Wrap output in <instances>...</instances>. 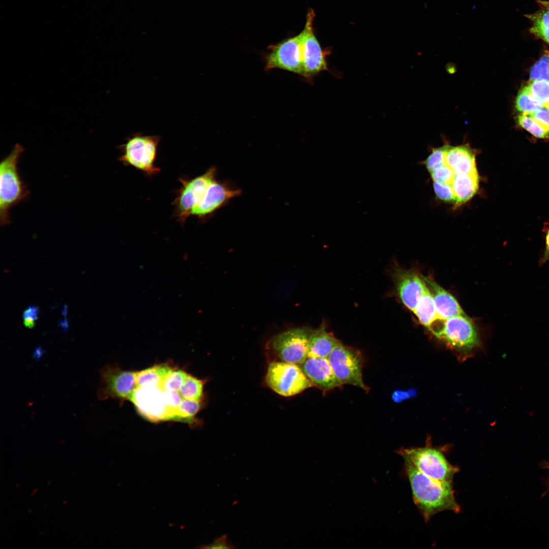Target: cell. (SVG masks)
<instances>
[{
    "label": "cell",
    "mask_w": 549,
    "mask_h": 549,
    "mask_svg": "<svg viewBox=\"0 0 549 549\" xmlns=\"http://www.w3.org/2000/svg\"><path fill=\"white\" fill-rule=\"evenodd\" d=\"M403 458L413 501L425 522L442 511L460 512L461 508L455 499L452 482L431 478L418 470L407 458Z\"/></svg>",
    "instance_id": "1"
},
{
    "label": "cell",
    "mask_w": 549,
    "mask_h": 549,
    "mask_svg": "<svg viewBox=\"0 0 549 549\" xmlns=\"http://www.w3.org/2000/svg\"><path fill=\"white\" fill-rule=\"evenodd\" d=\"M23 150L20 144H16L11 152L1 162L0 222L2 226L10 223V209L28 195L18 170L19 159Z\"/></svg>",
    "instance_id": "2"
},
{
    "label": "cell",
    "mask_w": 549,
    "mask_h": 549,
    "mask_svg": "<svg viewBox=\"0 0 549 549\" xmlns=\"http://www.w3.org/2000/svg\"><path fill=\"white\" fill-rule=\"evenodd\" d=\"M160 140L158 135L134 134L118 146L120 154L118 160L125 166L133 167L146 176L156 175L160 171L155 165Z\"/></svg>",
    "instance_id": "3"
},
{
    "label": "cell",
    "mask_w": 549,
    "mask_h": 549,
    "mask_svg": "<svg viewBox=\"0 0 549 549\" xmlns=\"http://www.w3.org/2000/svg\"><path fill=\"white\" fill-rule=\"evenodd\" d=\"M217 175L216 168L211 167L194 178L179 177L181 186L176 192L172 205L174 206L173 216L180 224L183 225L190 217L191 211L201 200L210 184L217 179Z\"/></svg>",
    "instance_id": "4"
},
{
    "label": "cell",
    "mask_w": 549,
    "mask_h": 549,
    "mask_svg": "<svg viewBox=\"0 0 549 549\" xmlns=\"http://www.w3.org/2000/svg\"><path fill=\"white\" fill-rule=\"evenodd\" d=\"M398 453L407 458L421 473L438 481L452 482L459 470L448 461L442 451L435 447L402 448Z\"/></svg>",
    "instance_id": "5"
},
{
    "label": "cell",
    "mask_w": 549,
    "mask_h": 549,
    "mask_svg": "<svg viewBox=\"0 0 549 549\" xmlns=\"http://www.w3.org/2000/svg\"><path fill=\"white\" fill-rule=\"evenodd\" d=\"M266 382L271 389L284 396L297 394L314 386L299 365L283 361L269 364Z\"/></svg>",
    "instance_id": "6"
},
{
    "label": "cell",
    "mask_w": 549,
    "mask_h": 549,
    "mask_svg": "<svg viewBox=\"0 0 549 549\" xmlns=\"http://www.w3.org/2000/svg\"><path fill=\"white\" fill-rule=\"evenodd\" d=\"M327 358L336 377L342 385H351L365 391L369 390L363 380V358L358 350L341 343Z\"/></svg>",
    "instance_id": "7"
},
{
    "label": "cell",
    "mask_w": 549,
    "mask_h": 549,
    "mask_svg": "<svg viewBox=\"0 0 549 549\" xmlns=\"http://www.w3.org/2000/svg\"><path fill=\"white\" fill-rule=\"evenodd\" d=\"M312 331L305 327L289 329L273 337L268 346L282 361L300 365L308 357Z\"/></svg>",
    "instance_id": "8"
},
{
    "label": "cell",
    "mask_w": 549,
    "mask_h": 549,
    "mask_svg": "<svg viewBox=\"0 0 549 549\" xmlns=\"http://www.w3.org/2000/svg\"><path fill=\"white\" fill-rule=\"evenodd\" d=\"M136 387V372L124 370L117 365L108 364L100 370L97 389L98 399L130 401Z\"/></svg>",
    "instance_id": "9"
},
{
    "label": "cell",
    "mask_w": 549,
    "mask_h": 549,
    "mask_svg": "<svg viewBox=\"0 0 549 549\" xmlns=\"http://www.w3.org/2000/svg\"><path fill=\"white\" fill-rule=\"evenodd\" d=\"M265 70L279 69L304 76L302 33L269 47Z\"/></svg>",
    "instance_id": "10"
},
{
    "label": "cell",
    "mask_w": 549,
    "mask_h": 549,
    "mask_svg": "<svg viewBox=\"0 0 549 549\" xmlns=\"http://www.w3.org/2000/svg\"><path fill=\"white\" fill-rule=\"evenodd\" d=\"M435 336L463 352L470 351L480 344L475 326L466 315L444 320L442 327Z\"/></svg>",
    "instance_id": "11"
},
{
    "label": "cell",
    "mask_w": 549,
    "mask_h": 549,
    "mask_svg": "<svg viewBox=\"0 0 549 549\" xmlns=\"http://www.w3.org/2000/svg\"><path fill=\"white\" fill-rule=\"evenodd\" d=\"M241 193V190L231 182L216 179L208 186L198 204L191 211L190 217H195L202 222L207 221Z\"/></svg>",
    "instance_id": "12"
},
{
    "label": "cell",
    "mask_w": 549,
    "mask_h": 549,
    "mask_svg": "<svg viewBox=\"0 0 549 549\" xmlns=\"http://www.w3.org/2000/svg\"><path fill=\"white\" fill-rule=\"evenodd\" d=\"M315 14L310 9L307 15L306 22L301 32L303 49L304 77H310L327 69V64L319 42L313 27Z\"/></svg>",
    "instance_id": "13"
},
{
    "label": "cell",
    "mask_w": 549,
    "mask_h": 549,
    "mask_svg": "<svg viewBox=\"0 0 549 549\" xmlns=\"http://www.w3.org/2000/svg\"><path fill=\"white\" fill-rule=\"evenodd\" d=\"M392 277L399 298L413 312L426 287L423 276L413 269L397 267L393 270Z\"/></svg>",
    "instance_id": "14"
},
{
    "label": "cell",
    "mask_w": 549,
    "mask_h": 549,
    "mask_svg": "<svg viewBox=\"0 0 549 549\" xmlns=\"http://www.w3.org/2000/svg\"><path fill=\"white\" fill-rule=\"evenodd\" d=\"M299 365L314 386L322 391H327L342 385L327 358L308 357Z\"/></svg>",
    "instance_id": "15"
},
{
    "label": "cell",
    "mask_w": 549,
    "mask_h": 549,
    "mask_svg": "<svg viewBox=\"0 0 549 549\" xmlns=\"http://www.w3.org/2000/svg\"><path fill=\"white\" fill-rule=\"evenodd\" d=\"M434 301L438 320L447 319L459 315H466L456 299L436 282L423 277Z\"/></svg>",
    "instance_id": "16"
},
{
    "label": "cell",
    "mask_w": 549,
    "mask_h": 549,
    "mask_svg": "<svg viewBox=\"0 0 549 549\" xmlns=\"http://www.w3.org/2000/svg\"><path fill=\"white\" fill-rule=\"evenodd\" d=\"M475 151L467 144L448 145L444 162L456 175L477 172Z\"/></svg>",
    "instance_id": "17"
},
{
    "label": "cell",
    "mask_w": 549,
    "mask_h": 549,
    "mask_svg": "<svg viewBox=\"0 0 549 549\" xmlns=\"http://www.w3.org/2000/svg\"><path fill=\"white\" fill-rule=\"evenodd\" d=\"M341 343L322 325L311 333L308 357L328 358L335 348Z\"/></svg>",
    "instance_id": "18"
},
{
    "label": "cell",
    "mask_w": 549,
    "mask_h": 549,
    "mask_svg": "<svg viewBox=\"0 0 549 549\" xmlns=\"http://www.w3.org/2000/svg\"><path fill=\"white\" fill-rule=\"evenodd\" d=\"M479 177L478 172L455 176L451 186L455 197V204L465 203L476 193L479 187Z\"/></svg>",
    "instance_id": "19"
},
{
    "label": "cell",
    "mask_w": 549,
    "mask_h": 549,
    "mask_svg": "<svg viewBox=\"0 0 549 549\" xmlns=\"http://www.w3.org/2000/svg\"><path fill=\"white\" fill-rule=\"evenodd\" d=\"M413 313L419 322L428 329L438 320L434 301L426 285Z\"/></svg>",
    "instance_id": "20"
},
{
    "label": "cell",
    "mask_w": 549,
    "mask_h": 549,
    "mask_svg": "<svg viewBox=\"0 0 549 549\" xmlns=\"http://www.w3.org/2000/svg\"><path fill=\"white\" fill-rule=\"evenodd\" d=\"M537 11L525 15L531 22L529 32L549 45V8L540 6Z\"/></svg>",
    "instance_id": "21"
},
{
    "label": "cell",
    "mask_w": 549,
    "mask_h": 549,
    "mask_svg": "<svg viewBox=\"0 0 549 549\" xmlns=\"http://www.w3.org/2000/svg\"><path fill=\"white\" fill-rule=\"evenodd\" d=\"M515 106L521 113L531 114L541 108L543 105L534 98L527 86H526L518 92Z\"/></svg>",
    "instance_id": "22"
},
{
    "label": "cell",
    "mask_w": 549,
    "mask_h": 549,
    "mask_svg": "<svg viewBox=\"0 0 549 549\" xmlns=\"http://www.w3.org/2000/svg\"><path fill=\"white\" fill-rule=\"evenodd\" d=\"M203 380L188 374L181 388V394L186 400L201 402L203 395Z\"/></svg>",
    "instance_id": "23"
},
{
    "label": "cell",
    "mask_w": 549,
    "mask_h": 549,
    "mask_svg": "<svg viewBox=\"0 0 549 549\" xmlns=\"http://www.w3.org/2000/svg\"><path fill=\"white\" fill-rule=\"evenodd\" d=\"M520 126L535 137L549 139V131L537 122L530 114L521 113L517 117Z\"/></svg>",
    "instance_id": "24"
},
{
    "label": "cell",
    "mask_w": 549,
    "mask_h": 549,
    "mask_svg": "<svg viewBox=\"0 0 549 549\" xmlns=\"http://www.w3.org/2000/svg\"><path fill=\"white\" fill-rule=\"evenodd\" d=\"M527 86L536 100L543 106L549 107V82L532 80Z\"/></svg>",
    "instance_id": "25"
},
{
    "label": "cell",
    "mask_w": 549,
    "mask_h": 549,
    "mask_svg": "<svg viewBox=\"0 0 549 549\" xmlns=\"http://www.w3.org/2000/svg\"><path fill=\"white\" fill-rule=\"evenodd\" d=\"M530 79L542 80L549 82V52H545L531 67Z\"/></svg>",
    "instance_id": "26"
},
{
    "label": "cell",
    "mask_w": 549,
    "mask_h": 549,
    "mask_svg": "<svg viewBox=\"0 0 549 549\" xmlns=\"http://www.w3.org/2000/svg\"><path fill=\"white\" fill-rule=\"evenodd\" d=\"M430 173L433 182L444 184L450 187L456 176L444 161L440 166L430 172Z\"/></svg>",
    "instance_id": "27"
},
{
    "label": "cell",
    "mask_w": 549,
    "mask_h": 549,
    "mask_svg": "<svg viewBox=\"0 0 549 549\" xmlns=\"http://www.w3.org/2000/svg\"><path fill=\"white\" fill-rule=\"evenodd\" d=\"M448 146V144H446L432 150L425 161V166L430 172L442 164Z\"/></svg>",
    "instance_id": "28"
},
{
    "label": "cell",
    "mask_w": 549,
    "mask_h": 549,
    "mask_svg": "<svg viewBox=\"0 0 549 549\" xmlns=\"http://www.w3.org/2000/svg\"><path fill=\"white\" fill-rule=\"evenodd\" d=\"M433 188L436 196L440 200L455 204L456 199L452 190L448 185L433 182Z\"/></svg>",
    "instance_id": "29"
},
{
    "label": "cell",
    "mask_w": 549,
    "mask_h": 549,
    "mask_svg": "<svg viewBox=\"0 0 549 549\" xmlns=\"http://www.w3.org/2000/svg\"><path fill=\"white\" fill-rule=\"evenodd\" d=\"M530 114L541 126L549 131V107L543 106L538 110Z\"/></svg>",
    "instance_id": "30"
},
{
    "label": "cell",
    "mask_w": 549,
    "mask_h": 549,
    "mask_svg": "<svg viewBox=\"0 0 549 549\" xmlns=\"http://www.w3.org/2000/svg\"><path fill=\"white\" fill-rule=\"evenodd\" d=\"M201 548H234L235 546H233L230 541L228 540V537L226 534H223L217 538H216L212 543L208 545H205Z\"/></svg>",
    "instance_id": "31"
},
{
    "label": "cell",
    "mask_w": 549,
    "mask_h": 549,
    "mask_svg": "<svg viewBox=\"0 0 549 549\" xmlns=\"http://www.w3.org/2000/svg\"><path fill=\"white\" fill-rule=\"evenodd\" d=\"M416 395L415 389H411L407 391H396L394 392V398L396 402H400L404 399L414 397Z\"/></svg>",
    "instance_id": "32"
},
{
    "label": "cell",
    "mask_w": 549,
    "mask_h": 549,
    "mask_svg": "<svg viewBox=\"0 0 549 549\" xmlns=\"http://www.w3.org/2000/svg\"><path fill=\"white\" fill-rule=\"evenodd\" d=\"M38 314V309L36 306H29L23 313L24 319H30L35 321L37 319Z\"/></svg>",
    "instance_id": "33"
},
{
    "label": "cell",
    "mask_w": 549,
    "mask_h": 549,
    "mask_svg": "<svg viewBox=\"0 0 549 549\" xmlns=\"http://www.w3.org/2000/svg\"><path fill=\"white\" fill-rule=\"evenodd\" d=\"M545 249L543 254L540 259V264H543L549 261V226L545 233Z\"/></svg>",
    "instance_id": "34"
},
{
    "label": "cell",
    "mask_w": 549,
    "mask_h": 549,
    "mask_svg": "<svg viewBox=\"0 0 549 549\" xmlns=\"http://www.w3.org/2000/svg\"><path fill=\"white\" fill-rule=\"evenodd\" d=\"M23 323L26 327L30 328L34 325V321L30 319H24Z\"/></svg>",
    "instance_id": "35"
},
{
    "label": "cell",
    "mask_w": 549,
    "mask_h": 549,
    "mask_svg": "<svg viewBox=\"0 0 549 549\" xmlns=\"http://www.w3.org/2000/svg\"><path fill=\"white\" fill-rule=\"evenodd\" d=\"M537 3L540 6H542V7H544L549 8V0H548V1L537 0Z\"/></svg>",
    "instance_id": "36"
},
{
    "label": "cell",
    "mask_w": 549,
    "mask_h": 549,
    "mask_svg": "<svg viewBox=\"0 0 549 549\" xmlns=\"http://www.w3.org/2000/svg\"><path fill=\"white\" fill-rule=\"evenodd\" d=\"M42 353H43V350L41 349V347H38L36 349L34 355L36 357L39 358L41 356Z\"/></svg>",
    "instance_id": "37"
}]
</instances>
